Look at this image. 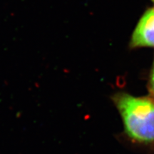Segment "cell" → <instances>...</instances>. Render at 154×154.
Wrapping results in <instances>:
<instances>
[{
  "mask_svg": "<svg viewBox=\"0 0 154 154\" xmlns=\"http://www.w3.org/2000/svg\"><path fill=\"white\" fill-rule=\"evenodd\" d=\"M126 134L139 142L154 141V101L120 92L113 97Z\"/></svg>",
  "mask_w": 154,
  "mask_h": 154,
  "instance_id": "1",
  "label": "cell"
},
{
  "mask_svg": "<svg viewBox=\"0 0 154 154\" xmlns=\"http://www.w3.org/2000/svg\"><path fill=\"white\" fill-rule=\"evenodd\" d=\"M151 1H152V2H153V3H154V0H151Z\"/></svg>",
  "mask_w": 154,
  "mask_h": 154,
  "instance_id": "4",
  "label": "cell"
},
{
  "mask_svg": "<svg viewBox=\"0 0 154 154\" xmlns=\"http://www.w3.org/2000/svg\"><path fill=\"white\" fill-rule=\"evenodd\" d=\"M149 88H150V90H151V93L153 94L154 96V61H153V67H152L151 75H150Z\"/></svg>",
  "mask_w": 154,
  "mask_h": 154,
  "instance_id": "3",
  "label": "cell"
},
{
  "mask_svg": "<svg viewBox=\"0 0 154 154\" xmlns=\"http://www.w3.org/2000/svg\"><path fill=\"white\" fill-rule=\"evenodd\" d=\"M130 47H154V7L148 9L140 17L132 34Z\"/></svg>",
  "mask_w": 154,
  "mask_h": 154,
  "instance_id": "2",
  "label": "cell"
}]
</instances>
